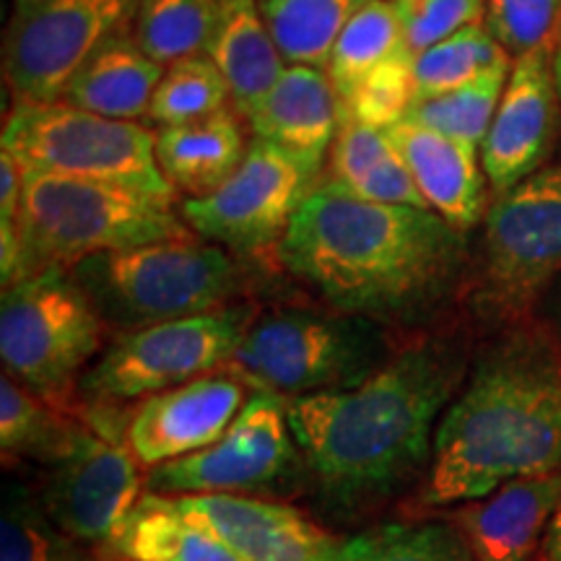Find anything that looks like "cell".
Returning <instances> with one entry per match:
<instances>
[{
	"mask_svg": "<svg viewBox=\"0 0 561 561\" xmlns=\"http://www.w3.org/2000/svg\"><path fill=\"white\" fill-rule=\"evenodd\" d=\"M515 58L491 37L486 24L462 26L460 32L432 45L413 58L416 100L450 94L455 89L479 81L491 70L512 66Z\"/></svg>",
	"mask_w": 561,
	"mask_h": 561,
	"instance_id": "cell-29",
	"label": "cell"
},
{
	"mask_svg": "<svg viewBox=\"0 0 561 561\" xmlns=\"http://www.w3.org/2000/svg\"><path fill=\"white\" fill-rule=\"evenodd\" d=\"M231 107V91L224 73L208 55H195L167 66L153 91L149 123L159 128L206 121Z\"/></svg>",
	"mask_w": 561,
	"mask_h": 561,
	"instance_id": "cell-32",
	"label": "cell"
},
{
	"mask_svg": "<svg viewBox=\"0 0 561 561\" xmlns=\"http://www.w3.org/2000/svg\"><path fill=\"white\" fill-rule=\"evenodd\" d=\"M206 55L227 79L231 107L242 117L250 115L286 70L284 55L265 26L257 0H221Z\"/></svg>",
	"mask_w": 561,
	"mask_h": 561,
	"instance_id": "cell-24",
	"label": "cell"
},
{
	"mask_svg": "<svg viewBox=\"0 0 561 561\" xmlns=\"http://www.w3.org/2000/svg\"><path fill=\"white\" fill-rule=\"evenodd\" d=\"M551 68H553V81H557V91H559V104H561V19L557 32H553L551 39ZM559 151H561V140H559Z\"/></svg>",
	"mask_w": 561,
	"mask_h": 561,
	"instance_id": "cell-41",
	"label": "cell"
},
{
	"mask_svg": "<svg viewBox=\"0 0 561 561\" xmlns=\"http://www.w3.org/2000/svg\"><path fill=\"white\" fill-rule=\"evenodd\" d=\"M543 299H546V312H549V328L561 341V276L553 280V286Z\"/></svg>",
	"mask_w": 561,
	"mask_h": 561,
	"instance_id": "cell-40",
	"label": "cell"
},
{
	"mask_svg": "<svg viewBox=\"0 0 561 561\" xmlns=\"http://www.w3.org/2000/svg\"><path fill=\"white\" fill-rule=\"evenodd\" d=\"M261 307L242 299L221 310L117 333L83 371L79 392L94 405H121L224 369Z\"/></svg>",
	"mask_w": 561,
	"mask_h": 561,
	"instance_id": "cell-10",
	"label": "cell"
},
{
	"mask_svg": "<svg viewBox=\"0 0 561 561\" xmlns=\"http://www.w3.org/2000/svg\"><path fill=\"white\" fill-rule=\"evenodd\" d=\"M333 561H476L450 517L375 525L341 541Z\"/></svg>",
	"mask_w": 561,
	"mask_h": 561,
	"instance_id": "cell-28",
	"label": "cell"
},
{
	"mask_svg": "<svg viewBox=\"0 0 561 561\" xmlns=\"http://www.w3.org/2000/svg\"><path fill=\"white\" fill-rule=\"evenodd\" d=\"M561 468V341L525 320L473 356L439 421L413 510L479 500L502 483Z\"/></svg>",
	"mask_w": 561,
	"mask_h": 561,
	"instance_id": "cell-3",
	"label": "cell"
},
{
	"mask_svg": "<svg viewBox=\"0 0 561 561\" xmlns=\"http://www.w3.org/2000/svg\"><path fill=\"white\" fill-rule=\"evenodd\" d=\"M510 70L512 66L496 68L481 76L479 81L450 91V94L416 100L411 104L405 121L445 133V136L462 140V144L473 146V149H481L483 138H486L491 128V121L496 115V107L502 102Z\"/></svg>",
	"mask_w": 561,
	"mask_h": 561,
	"instance_id": "cell-33",
	"label": "cell"
},
{
	"mask_svg": "<svg viewBox=\"0 0 561 561\" xmlns=\"http://www.w3.org/2000/svg\"><path fill=\"white\" fill-rule=\"evenodd\" d=\"M174 206L178 201L110 182L24 170L16 219L21 278L47 268H73L100 252L193 237Z\"/></svg>",
	"mask_w": 561,
	"mask_h": 561,
	"instance_id": "cell-4",
	"label": "cell"
},
{
	"mask_svg": "<svg viewBox=\"0 0 561 561\" xmlns=\"http://www.w3.org/2000/svg\"><path fill=\"white\" fill-rule=\"evenodd\" d=\"M24 193V167L11 151L0 149V224H16Z\"/></svg>",
	"mask_w": 561,
	"mask_h": 561,
	"instance_id": "cell-38",
	"label": "cell"
},
{
	"mask_svg": "<svg viewBox=\"0 0 561 561\" xmlns=\"http://www.w3.org/2000/svg\"><path fill=\"white\" fill-rule=\"evenodd\" d=\"M138 0H13L3 81L13 104L60 102L91 55L133 32Z\"/></svg>",
	"mask_w": 561,
	"mask_h": 561,
	"instance_id": "cell-11",
	"label": "cell"
},
{
	"mask_svg": "<svg viewBox=\"0 0 561 561\" xmlns=\"http://www.w3.org/2000/svg\"><path fill=\"white\" fill-rule=\"evenodd\" d=\"M392 5L413 58L486 16V0H392Z\"/></svg>",
	"mask_w": 561,
	"mask_h": 561,
	"instance_id": "cell-37",
	"label": "cell"
},
{
	"mask_svg": "<svg viewBox=\"0 0 561 561\" xmlns=\"http://www.w3.org/2000/svg\"><path fill=\"white\" fill-rule=\"evenodd\" d=\"M221 0H138L133 39L159 66L206 55Z\"/></svg>",
	"mask_w": 561,
	"mask_h": 561,
	"instance_id": "cell-27",
	"label": "cell"
},
{
	"mask_svg": "<svg viewBox=\"0 0 561 561\" xmlns=\"http://www.w3.org/2000/svg\"><path fill=\"white\" fill-rule=\"evenodd\" d=\"M45 466L39 502L50 520L70 541L115 543L144 496V479L128 442L79 421Z\"/></svg>",
	"mask_w": 561,
	"mask_h": 561,
	"instance_id": "cell-13",
	"label": "cell"
},
{
	"mask_svg": "<svg viewBox=\"0 0 561 561\" xmlns=\"http://www.w3.org/2000/svg\"><path fill=\"white\" fill-rule=\"evenodd\" d=\"M164 70L140 50L133 32L121 34L83 62L60 102L112 121L149 123L153 91Z\"/></svg>",
	"mask_w": 561,
	"mask_h": 561,
	"instance_id": "cell-23",
	"label": "cell"
},
{
	"mask_svg": "<svg viewBox=\"0 0 561 561\" xmlns=\"http://www.w3.org/2000/svg\"><path fill=\"white\" fill-rule=\"evenodd\" d=\"M561 276V161L491 198L462 301L481 325L528 320Z\"/></svg>",
	"mask_w": 561,
	"mask_h": 561,
	"instance_id": "cell-7",
	"label": "cell"
},
{
	"mask_svg": "<svg viewBox=\"0 0 561 561\" xmlns=\"http://www.w3.org/2000/svg\"><path fill=\"white\" fill-rule=\"evenodd\" d=\"M250 388L227 369L146 398L133 411L123 439L146 468L164 466L214 445L248 403Z\"/></svg>",
	"mask_w": 561,
	"mask_h": 561,
	"instance_id": "cell-16",
	"label": "cell"
},
{
	"mask_svg": "<svg viewBox=\"0 0 561 561\" xmlns=\"http://www.w3.org/2000/svg\"><path fill=\"white\" fill-rule=\"evenodd\" d=\"M240 112L227 107L206 121L157 130V161L185 198H206L240 170L250 144Z\"/></svg>",
	"mask_w": 561,
	"mask_h": 561,
	"instance_id": "cell-22",
	"label": "cell"
},
{
	"mask_svg": "<svg viewBox=\"0 0 561 561\" xmlns=\"http://www.w3.org/2000/svg\"><path fill=\"white\" fill-rule=\"evenodd\" d=\"M416 102L413 87V55L411 50L396 53L371 68L354 91L341 100V115L351 121L388 130L405 121L411 104Z\"/></svg>",
	"mask_w": 561,
	"mask_h": 561,
	"instance_id": "cell-35",
	"label": "cell"
},
{
	"mask_svg": "<svg viewBox=\"0 0 561 561\" xmlns=\"http://www.w3.org/2000/svg\"><path fill=\"white\" fill-rule=\"evenodd\" d=\"M473 356L458 333L416 331L354 388L286 401L297 447L328 502L362 510L426 476L439 421Z\"/></svg>",
	"mask_w": 561,
	"mask_h": 561,
	"instance_id": "cell-2",
	"label": "cell"
},
{
	"mask_svg": "<svg viewBox=\"0 0 561 561\" xmlns=\"http://www.w3.org/2000/svg\"><path fill=\"white\" fill-rule=\"evenodd\" d=\"M76 419L55 411L11 375L0 377V453L5 460L34 458L47 462L66 445Z\"/></svg>",
	"mask_w": 561,
	"mask_h": 561,
	"instance_id": "cell-31",
	"label": "cell"
},
{
	"mask_svg": "<svg viewBox=\"0 0 561 561\" xmlns=\"http://www.w3.org/2000/svg\"><path fill=\"white\" fill-rule=\"evenodd\" d=\"M0 149L26 172L123 185L153 198L178 201L157 161V133L144 123L112 121L68 102L13 104Z\"/></svg>",
	"mask_w": 561,
	"mask_h": 561,
	"instance_id": "cell-9",
	"label": "cell"
},
{
	"mask_svg": "<svg viewBox=\"0 0 561 561\" xmlns=\"http://www.w3.org/2000/svg\"><path fill=\"white\" fill-rule=\"evenodd\" d=\"M170 500L242 561H333L343 541L289 504L248 494H180Z\"/></svg>",
	"mask_w": 561,
	"mask_h": 561,
	"instance_id": "cell-17",
	"label": "cell"
},
{
	"mask_svg": "<svg viewBox=\"0 0 561 561\" xmlns=\"http://www.w3.org/2000/svg\"><path fill=\"white\" fill-rule=\"evenodd\" d=\"M533 561H561V502L557 512H553L549 528H546L543 541L538 546L536 559Z\"/></svg>",
	"mask_w": 561,
	"mask_h": 561,
	"instance_id": "cell-39",
	"label": "cell"
},
{
	"mask_svg": "<svg viewBox=\"0 0 561 561\" xmlns=\"http://www.w3.org/2000/svg\"><path fill=\"white\" fill-rule=\"evenodd\" d=\"M401 50H409V47H405L403 26L392 0H367L343 26L325 66L328 79L339 91V100L348 96L371 68Z\"/></svg>",
	"mask_w": 561,
	"mask_h": 561,
	"instance_id": "cell-30",
	"label": "cell"
},
{
	"mask_svg": "<svg viewBox=\"0 0 561 561\" xmlns=\"http://www.w3.org/2000/svg\"><path fill=\"white\" fill-rule=\"evenodd\" d=\"M70 273L117 333L221 310L248 289L240 257L198 234L100 252Z\"/></svg>",
	"mask_w": 561,
	"mask_h": 561,
	"instance_id": "cell-5",
	"label": "cell"
},
{
	"mask_svg": "<svg viewBox=\"0 0 561 561\" xmlns=\"http://www.w3.org/2000/svg\"><path fill=\"white\" fill-rule=\"evenodd\" d=\"M473 248L430 208L351 198L318 185L276 250L320 305L390 331H426L462 299Z\"/></svg>",
	"mask_w": 561,
	"mask_h": 561,
	"instance_id": "cell-1",
	"label": "cell"
},
{
	"mask_svg": "<svg viewBox=\"0 0 561 561\" xmlns=\"http://www.w3.org/2000/svg\"><path fill=\"white\" fill-rule=\"evenodd\" d=\"M320 180L294 153L252 138L240 170L206 198L182 201L180 214L195 234L240 261H276L286 229Z\"/></svg>",
	"mask_w": 561,
	"mask_h": 561,
	"instance_id": "cell-12",
	"label": "cell"
},
{
	"mask_svg": "<svg viewBox=\"0 0 561 561\" xmlns=\"http://www.w3.org/2000/svg\"><path fill=\"white\" fill-rule=\"evenodd\" d=\"M367 0H257L273 42L291 66L325 70L343 26Z\"/></svg>",
	"mask_w": 561,
	"mask_h": 561,
	"instance_id": "cell-26",
	"label": "cell"
},
{
	"mask_svg": "<svg viewBox=\"0 0 561 561\" xmlns=\"http://www.w3.org/2000/svg\"><path fill=\"white\" fill-rule=\"evenodd\" d=\"M561 104L551 68V42L515 58L494 121L481 144L491 198L543 170L559 151Z\"/></svg>",
	"mask_w": 561,
	"mask_h": 561,
	"instance_id": "cell-15",
	"label": "cell"
},
{
	"mask_svg": "<svg viewBox=\"0 0 561 561\" xmlns=\"http://www.w3.org/2000/svg\"><path fill=\"white\" fill-rule=\"evenodd\" d=\"M70 538L50 520L42 502L30 491L13 486L5 491L0 515V561H76Z\"/></svg>",
	"mask_w": 561,
	"mask_h": 561,
	"instance_id": "cell-34",
	"label": "cell"
},
{
	"mask_svg": "<svg viewBox=\"0 0 561 561\" xmlns=\"http://www.w3.org/2000/svg\"><path fill=\"white\" fill-rule=\"evenodd\" d=\"M390 333L380 322L331 307H273L255 314L224 369L252 392L294 401L367 380L398 346Z\"/></svg>",
	"mask_w": 561,
	"mask_h": 561,
	"instance_id": "cell-6",
	"label": "cell"
},
{
	"mask_svg": "<svg viewBox=\"0 0 561 561\" xmlns=\"http://www.w3.org/2000/svg\"><path fill=\"white\" fill-rule=\"evenodd\" d=\"M561 502V468L502 483L450 512L476 561H533Z\"/></svg>",
	"mask_w": 561,
	"mask_h": 561,
	"instance_id": "cell-18",
	"label": "cell"
},
{
	"mask_svg": "<svg viewBox=\"0 0 561 561\" xmlns=\"http://www.w3.org/2000/svg\"><path fill=\"white\" fill-rule=\"evenodd\" d=\"M486 30L512 58L549 45L561 19V0H486Z\"/></svg>",
	"mask_w": 561,
	"mask_h": 561,
	"instance_id": "cell-36",
	"label": "cell"
},
{
	"mask_svg": "<svg viewBox=\"0 0 561 561\" xmlns=\"http://www.w3.org/2000/svg\"><path fill=\"white\" fill-rule=\"evenodd\" d=\"M299 447L286 416V401L252 392L240 416L214 445L151 468L153 494H244L271 489L297 466Z\"/></svg>",
	"mask_w": 561,
	"mask_h": 561,
	"instance_id": "cell-14",
	"label": "cell"
},
{
	"mask_svg": "<svg viewBox=\"0 0 561 561\" xmlns=\"http://www.w3.org/2000/svg\"><path fill=\"white\" fill-rule=\"evenodd\" d=\"M244 121L252 138L268 140L322 174L341 125L339 91L322 68L289 66Z\"/></svg>",
	"mask_w": 561,
	"mask_h": 561,
	"instance_id": "cell-19",
	"label": "cell"
},
{
	"mask_svg": "<svg viewBox=\"0 0 561 561\" xmlns=\"http://www.w3.org/2000/svg\"><path fill=\"white\" fill-rule=\"evenodd\" d=\"M110 328L70 268L16 280L0 299V359L5 375L47 403H66L100 354Z\"/></svg>",
	"mask_w": 561,
	"mask_h": 561,
	"instance_id": "cell-8",
	"label": "cell"
},
{
	"mask_svg": "<svg viewBox=\"0 0 561 561\" xmlns=\"http://www.w3.org/2000/svg\"><path fill=\"white\" fill-rule=\"evenodd\" d=\"M112 549L128 561H242L164 494L140 496Z\"/></svg>",
	"mask_w": 561,
	"mask_h": 561,
	"instance_id": "cell-25",
	"label": "cell"
},
{
	"mask_svg": "<svg viewBox=\"0 0 561 561\" xmlns=\"http://www.w3.org/2000/svg\"><path fill=\"white\" fill-rule=\"evenodd\" d=\"M388 133L434 214L460 231H471L486 219L491 191L481 149L409 121L396 123Z\"/></svg>",
	"mask_w": 561,
	"mask_h": 561,
	"instance_id": "cell-20",
	"label": "cell"
},
{
	"mask_svg": "<svg viewBox=\"0 0 561 561\" xmlns=\"http://www.w3.org/2000/svg\"><path fill=\"white\" fill-rule=\"evenodd\" d=\"M320 185L359 201L430 208L390 133L343 115Z\"/></svg>",
	"mask_w": 561,
	"mask_h": 561,
	"instance_id": "cell-21",
	"label": "cell"
}]
</instances>
